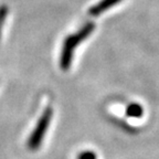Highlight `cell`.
<instances>
[{
    "label": "cell",
    "instance_id": "1",
    "mask_svg": "<svg viewBox=\"0 0 159 159\" xmlns=\"http://www.w3.org/2000/svg\"><path fill=\"white\" fill-rule=\"evenodd\" d=\"M95 25L93 22H89L82 28V29L77 31L74 34H71L64 40L62 48V52H61V57H60V66L61 69L67 71L72 64L73 54H74V50L81 42H83L86 38L89 37V34L94 31Z\"/></svg>",
    "mask_w": 159,
    "mask_h": 159
},
{
    "label": "cell",
    "instance_id": "2",
    "mask_svg": "<svg viewBox=\"0 0 159 159\" xmlns=\"http://www.w3.org/2000/svg\"><path fill=\"white\" fill-rule=\"evenodd\" d=\"M52 109L47 108L43 112L42 116L40 117V119L38 120L34 129L32 130L29 139H28V147L31 150H37L40 147V145L42 144L43 137L45 136V133H47L48 128H49L50 122H51V118H52Z\"/></svg>",
    "mask_w": 159,
    "mask_h": 159
},
{
    "label": "cell",
    "instance_id": "3",
    "mask_svg": "<svg viewBox=\"0 0 159 159\" xmlns=\"http://www.w3.org/2000/svg\"><path fill=\"white\" fill-rule=\"evenodd\" d=\"M118 2H120V0H101L98 3L94 5L89 10V13L93 17H96V16H99L101 13L105 12L106 10L112 8L113 6L117 5Z\"/></svg>",
    "mask_w": 159,
    "mask_h": 159
},
{
    "label": "cell",
    "instance_id": "4",
    "mask_svg": "<svg viewBox=\"0 0 159 159\" xmlns=\"http://www.w3.org/2000/svg\"><path fill=\"white\" fill-rule=\"evenodd\" d=\"M143 113H144V109L139 104H129L126 108V115L129 117H136V118H139V117L143 116Z\"/></svg>",
    "mask_w": 159,
    "mask_h": 159
},
{
    "label": "cell",
    "instance_id": "5",
    "mask_svg": "<svg viewBox=\"0 0 159 159\" xmlns=\"http://www.w3.org/2000/svg\"><path fill=\"white\" fill-rule=\"evenodd\" d=\"M77 159H97V157L95 152L86 150V152H81V154L77 156Z\"/></svg>",
    "mask_w": 159,
    "mask_h": 159
}]
</instances>
